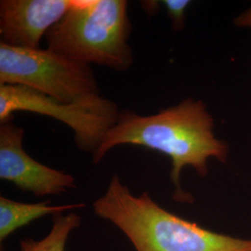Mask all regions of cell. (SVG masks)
Returning a JSON list of instances; mask_svg holds the SVG:
<instances>
[{
  "instance_id": "cell-1",
  "label": "cell",
  "mask_w": 251,
  "mask_h": 251,
  "mask_svg": "<svg viewBox=\"0 0 251 251\" xmlns=\"http://www.w3.org/2000/svg\"><path fill=\"white\" fill-rule=\"evenodd\" d=\"M119 145L142 146L170 156L171 179L175 187L173 199L186 203L193 202V197L181 188V171L190 166L205 177L209 158L226 162L229 154L227 144L216 137L214 119L205 102L192 98L149 116L128 109L120 111L117 124L92 156L93 163H100Z\"/></svg>"
},
{
  "instance_id": "cell-2",
  "label": "cell",
  "mask_w": 251,
  "mask_h": 251,
  "mask_svg": "<svg viewBox=\"0 0 251 251\" xmlns=\"http://www.w3.org/2000/svg\"><path fill=\"white\" fill-rule=\"evenodd\" d=\"M92 207L125 233L136 251H251V239L215 233L184 220L159 206L147 192L134 196L117 174Z\"/></svg>"
},
{
  "instance_id": "cell-3",
  "label": "cell",
  "mask_w": 251,
  "mask_h": 251,
  "mask_svg": "<svg viewBox=\"0 0 251 251\" xmlns=\"http://www.w3.org/2000/svg\"><path fill=\"white\" fill-rule=\"evenodd\" d=\"M127 7L126 0H72L46 34L47 49L81 63L127 71L133 63Z\"/></svg>"
},
{
  "instance_id": "cell-4",
  "label": "cell",
  "mask_w": 251,
  "mask_h": 251,
  "mask_svg": "<svg viewBox=\"0 0 251 251\" xmlns=\"http://www.w3.org/2000/svg\"><path fill=\"white\" fill-rule=\"evenodd\" d=\"M0 85L24 86L65 102L100 94L90 64L49 49H23L1 42Z\"/></svg>"
},
{
  "instance_id": "cell-5",
  "label": "cell",
  "mask_w": 251,
  "mask_h": 251,
  "mask_svg": "<svg viewBox=\"0 0 251 251\" xmlns=\"http://www.w3.org/2000/svg\"><path fill=\"white\" fill-rule=\"evenodd\" d=\"M25 111L52 117L68 126L76 146L92 156L99 150L108 131L117 124L118 105L100 94L74 102L53 99L19 85H0V122Z\"/></svg>"
},
{
  "instance_id": "cell-6",
  "label": "cell",
  "mask_w": 251,
  "mask_h": 251,
  "mask_svg": "<svg viewBox=\"0 0 251 251\" xmlns=\"http://www.w3.org/2000/svg\"><path fill=\"white\" fill-rule=\"evenodd\" d=\"M24 137L25 129L13 123V117L0 122V179L36 198L60 196L76 188L71 174L32 158L24 149Z\"/></svg>"
},
{
  "instance_id": "cell-7",
  "label": "cell",
  "mask_w": 251,
  "mask_h": 251,
  "mask_svg": "<svg viewBox=\"0 0 251 251\" xmlns=\"http://www.w3.org/2000/svg\"><path fill=\"white\" fill-rule=\"evenodd\" d=\"M72 6V0H1V43L40 49V41Z\"/></svg>"
},
{
  "instance_id": "cell-8",
  "label": "cell",
  "mask_w": 251,
  "mask_h": 251,
  "mask_svg": "<svg viewBox=\"0 0 251 251\" xmlns=\"http://www.w3.org/2000/svg\"><path fill=\"white\" fill-rule=\"evenodd\" d=\"M86 206L84 203L67 205H50L49 200L39 203H23L0 197V242L3 243L20 228L31 224L42 217L53 216L79 209Z\"/></svg>"
},
{
  "instance_id": "cell-9",
  "label": "cell",
  "mask_w": 251,
  "mask_h": 251,
  "mask_svg": "<svg viewBox=\"0 0 251 251\" xmlns=\"http://www.w3.org/2000/svg\"><path fill=\"white\" fill-rule=\"evenodd\" d=\"M81 225V217L75 212L52 216L50 233L40 240L25 238L20 241L21 251H65L66 242L74 230Z\"/></svg>"
},
{
  "instance_id": "cell-10",
  "label": "cell",
  "mask_w": 251,
  "mask_h": 251,
  "mask_svg": "<svg viewBox=\"0 0 251 251\" xmlns=\"http://www.w3.org/2000/svg\"><path fill=\"white\" fill-rule=\"evenodd\" d=\"M166 9L167 14L171 20L172 29L175 32L183 30L186 20V9L191 1L189 0H164L160 1Z\"/></svg>"
},
{
  "instance_id": "cell-11",
  "label": "cell",
  "mask_w": 251,
  "mask_h": 251,
  "mask_svg": "<svg viewBox=\"0 0 251 251\" xmlns=\"http://www.w3.org/2000/svg\"><path fill=\"white\" fill-rule=\"evenodd\" d=\"M234 25L237 27L251 29V7L234 19Z\"/></svg>"
},
{
  "instance_id": "cell-12",
  "label": "cell",
  "mask_w": 251,
  "mask_h": 251,
  "mask_svg": "<svg viewBox=\"0 0 251 251\" xmlns=\"http://www.w3.org/2000/svg\"><path fill=\"white\" fill-rule=\"evenodd\" d=\"M161 2L160 1H143L142 2V6L144 8V11L149 14L150 16L154 15L157 13L159 6H160Z\"/></svg>"
}]
</instances>
